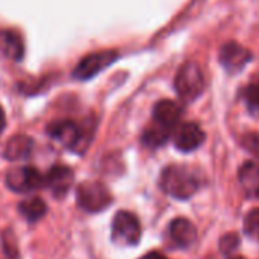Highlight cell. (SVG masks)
Segmentation results:
<instances>
[{
	"instance_id": "obj_23",
	"label": "cell",
	"mask_w": 259,
	"mask_h": 259,
	"mask_svg": "<svg viewBox=\"0 0 259 259\" xmlns=\"http://www.w3.org/2000/svg\"><path fill=\"white\" fill-rule=\"evenodd\" d=\"M140 259H167L164 255H161V253H158V252H150V253H147V255H144L143 258Z\"/></svg>"
},
{
	"instance_id": "obj_16",
	"label": "cell",
	"mask_w": 259,
	"mask_h": 259,
	"mask_svg": "<svg viewBox=\"0 0 259 259\" xmlns=\"http://www.w3.org/2000/svg\"><path fill=\"white\" fill-rule=\"evenodd\" d=\"M171 134H173V129H168L159 123L152 121L143 134V143L147 147L156 149V147H161L162 144H165Z\"/></svg>"
},
{
	"instance_id": "obj_13",
	"label": "cell",
	"mask_w": 259,
	"mask_h": 259,
	"mask_svg": "<svg viewBox=\"0 0 259 259\" xmlns=\"http://www.w3.org/2000/svg\"><path fill=\"white\" fill-rule=\"evenodd\" d=\"M32 147H33V141L30 137L15 135L6 143L5 150H3V156L8 161H21V159L29 158Z\"/></svg>"
},
{
	"instance_id": "obj_5",
	"label": "cell",
	"mask_w": 259,
	"mask_h": 259,
	"mask_svg": "<svg viewBox=\"0 0 259 259\" xmlns=\"http://www.w3.org/2000/svg\"><path fill=\"white\" fill-rule=\"evenodd\" d=\"M203 87H205V79L200 67L193 61L185 62L179 68L175 79V88L178 94L184 100H194L202 94Z\"/></svg>"
},
{
	"instance_id": "obj_20",
	"label": "cell",
	"mask_w": 259,
	"mask_h": 259,
	"mask_svg": "<svg viewBox=\"0 0 259 259\" xmlns=\"http://www.w3.org/2000/svg\"><path fill=\"white\" fill-rule=\"evenodd\" d=\"M238 246H240V237L235 232L226 234L220 240V250L225 255H232L238 249Z\"/></svg>"
},
{
	"instance_id": "obj_14",
	"label": "cell",
	"mask_w": 259,
	"mask_h": 259,
	"mask_svg": "<svg viewBox=\"0 0 259 259\" xmlns=\"http://www.w3.org/2000/svg\"><path fill=\"white\" fill-rule=\"evenodd\" d=\"M0 53L12 61H20L24 53L23 41L14 30H0Z\"/></svg>"
},
{
	"instance_id": "obj_3",
	"label": "cell",
	"mask_w": 259,
	"mask_h": 259,
	"mask_svg": "<svg viewBox=\"0 0 259 259\" xmlns=\"http://www.w3.org/2000/svg\"><path fill=\"white\" fill-rule=\"evenodd\" d=\"M76 200L80 209L96 214L105 211L112 203V196L102 182L88 181L79 185L76 191Z\"/></svg>"
},
{
	"instance_id": "obj_21",
	"label": "cell",
	"mask_w": 259,
	"mask_h": 259,
	"mask_svg": "<svg viewBox=\"0 0 259 259\" xmlns=\"http://www.w3.org/2000/svg\"><path fill=\"white\" fill-rule=\"evenodd\" d=\"M243 146H244L247 150H250L252 153H255L256 156H259V137L258 135H255V134H249V135H246V137H244V140H243Z\"/></svg>"
},
{
	"instance_id": "obj_10",
	"label": "cell",
	"mask_w": 259,
	"mask_h": 259,
	"mask_svg": "<svg viewBox=\"0 0 259 259\" xmlns=\"http://www.w3.org/2000/svg\"><path fill=\"white\" fill-rule=\"evenodd\" d=\"M73 181H74V175H73L71 168H68L65 165H55L44 176V185L58 199L64 197L70 191Z\"/></svg>"
},
{
	"instance_id": "obj_1",
	"label": "cell",
	"mask_w": 259,
	"mask_h": 259,
	"mask_svg": "<svg viewBox=\"0 0 259 259\" xmlns=\"http://www.w3.org/2000/svg\"><path fill=\"white\" fill-rule=\"evenodd\" d=\"M161 190L179 200H187L200 188V176L187 165H168L159 178Z\"/></svg>"
},
{
	"instance_id": "obj_18",
	"label": "cell",
	"mask_w": 259,
	"mask_h": 259,
	"mask_svg": "<svg viewBox=\"0 0 259 259\" xmlns=\"http://www.w3.org/2000/svg\"><path fill=\"white\" fill-rule=\"evenodd\" d=\"M243 100L247 105L249 111L253 114L259 112V83H250L243 91Z\"/></svg>"
},
{
	"instance_id": "obj_2",
	"label": "cell",
	"mask_w": 259,
	"mask_h": 259,
	"mask_svg": "<svg viewBox=\"0 0 259 259\" xmlns=\"http://www.w3.org/2000/svg\"><path fill=\"white\" fill-rule=\"evenodd\" d=\"M47 135L59 141L62 146L71 152L82 155L87 152L93 137H94V123L77 126L70 120L53 121L47 126Z\"/></svg>"
},
{
	"instance_id": "obj_6",
	"label": "cell",
	"mask_w": 259,
	"mask_h": 259,
	"mask_svg": "<svg viewBox=\"0 0 259 259\" xmlns=\"http://www.w3.org/2000/svg\"><path fill=\"white\" fill-rule=\"evenodd\" d=\"M118 58L115 50H100L83 56L73 70V77L77 80H88L114 64Z\"/></svg>"
},
{
	"instance_id": "obj_24",
	"label": "cell",
	"mask_w": 259,
	"mask_h": 259,
	"mask_svg": "<svg viewBox=\"0 0 259 259\" xmlns=\"http://www.w3.org/2000/svg\"><path fill=\"white\" fill-rule=\"evenodd\" d=\"M231 259H244V258H243V256H232Z\"/></svg>"
},
{
	"instance_id": "obj_4",
	"label": "cell",
	"mask_w": 259,
	"mask_h": 259,
	"mask_svg": "<svg viewBox=\"0 0 259 259\" xmlns=\"http://www.w3.org/2000/svg\"><path fill=\"white\" fill-rule=\"evenodd\" d=\"M111 238L120 247L138 244L141 238V226L138 219L129 211H118L112 220Z\"/></svg>"
},
{
	"instance_id": "obj_12",
	"label": "cell",
	"mask_w": 259,
	"mask_h": 259,
	"mask_svg": "<svg viewBox=\"0 0 259 259\" xmlns=\"http://www.w3.org/2000/svg\"><path fill=\"white\" fill-rule=\"evenodd\" d=\"M170 237L171 240L182 249L190 247L197 237V231L194 225L187 219H176L170 225Z\"/></svg>"
},
{
	"instance_id": "obj_22",
	"label": "cell",
	"mask_w": 259,
	"mask_h": 259,
	"mask_svg": "<svg viewBox=\"0 0 259 259\" xmlns=\"http://www.w3.org/2000/svg\"><path fill=\"white\" fill-rule=\"evenodd\" d=\"M5 126H6V115H5L3 108L0 106V135H2V132L5 131Z\"/></svg>"
},
{
	"instance_id": "obj_15",
	"label": "cell",
	"mask_w": 259,
	"mask_h": 259,
	"mask_svg": "<svg viewBox=\"0 0 259 259\" xmlns=\"http://www.w3.org/2000/svg\"><path fill=\"white\" fill-rule=\"evenodd\" d=\"M238 179L249 197H259V164L246 162L238 171Z\"/></svg>"
},
{
	"instance_id": "obj_8",
	"label": "cell",
	"mask_w": 259,
	"mask_h": 259,
	"mask_svg": "<svg viewBox=\"0 0 259 259\" xmlns=\"http://www.w3.org/2000/svg\"><path fill=\"white\" fill-rule=\"evenodd\" d=\"M252 59V53L238 42H228L220 49V62L229 73H238Z\"/></svg>"
},
{
	"instance_id": "obj_17",
	"label": "cell",
	"mask_w": 259,
	"mask_h": 259,
	"mask_svg": "<svg viewBox=\"0 0 259 259\" xmlns=\"http://www.w3.org/2000/svg\"><path fill=\"white\" fill-rule=\"evenodd\" d=\"M18 212L29 223H36V222H39L46 215L47 206H46V203L39 197H32V199L23 200L18 205Z\"/></svg>"
},
{
	"instance_id": "obj_11",
	"label": "cell",
	"mask_w": 259,
	"mask_h": 259,
	"mask_svg": "<svg viewBox=\"0 0 259 259\" xmlns=\"http://www.w3.org/2000/svg\"><path fill=\"white\" fill-rule=\"evenodd\" d=\"M181 108L178 103H175L173 100H161L155 105L153 108V118L152 121L159 123L168 129L176 127L179 118H181Z\"/></svg>"
},
{
	"instance_id": "obj_19",
	"label": "cell",
	"mask_w": 259,
	"mask_h": 259,
	"mask_svg": "<svg viewBox=\"0 0 259 259\" xmlns=\"http://www.w3.org/2000/svg\"><path fill=\"white\" fill-rule=\"evenodd\" d=\"M244 234L259 241V208L252 209L244 217Z\"/></svg>"
},
{
	"instance_id": "obj_7",
	"label": "cell",
	"mask_w": 259,
	"mask_h": 259,
	"mask_svg": "<svg viewBox=\"0 0 259 259\" xmlns=\"http://www.w3.org/2000/svg\"><path fill=\"white\" fill-rule=\"evenodd\" d=\"M6 185L15 193H29L44 185V178L33 167H17L6 173Z\"/></svg>"
},
{
	"instance_id": "obj_9",
	"label": "cell",
	"mask_w": 259,
	"mask_h": 259,
	"mask_svg": "<svg viewBox=\"0 0 259 259\" xmlns=\"http://www.w3.org/2000/svg\"><path fill=\"white\" fill-rule=\"evenodd\" d=\"M205 141V132L196 123H184L175 132V146L181 152H193Z\"/></svg>"
}]
</instances>
